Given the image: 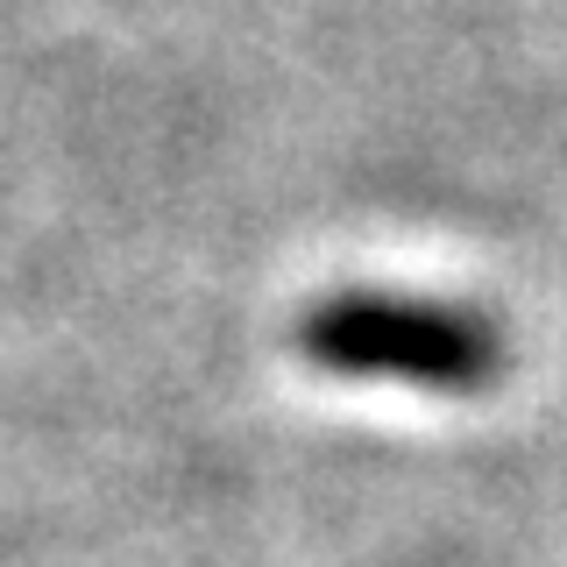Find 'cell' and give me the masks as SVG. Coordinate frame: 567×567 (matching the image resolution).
<instances>
[{"mask_svg": "<svg viewBox=\"0 0 567 567\" xmlns=\"http://www.w3.org/2000/svg\"><path fill=\"white\" fill-rule=\"evenodd\" d=\"M291 348L327 377L354 383H419L440 398H475L504 377V333L475 306L398 291H333L298 312Z\"/></svg>", "mask_w": 567, "mask_h": 567, "instance_id": "6da1fadb", "label": "cell"}]
</instances>
